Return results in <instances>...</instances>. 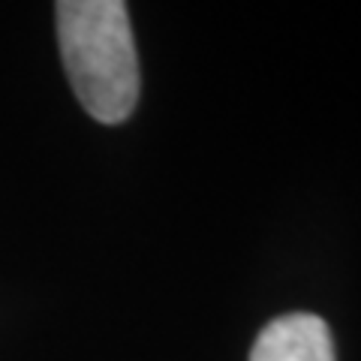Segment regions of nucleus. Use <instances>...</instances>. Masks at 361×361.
I'll use <instances>...</instances> for the list:
<instances>
[{
  "label": "nucleus",
  "mask_w": 361,
  "mask_h": 361,
  "mask_svg": "<svg viewBox=\"0 0 361 361\" xmlns=\"http://www.w3.org/2000/svg\"><path fill=\"white\" fill-rule=\"evenodd\" d=\"M58 42L73 94L94 121L123 123L139 103V58L121 0H61Z\"/></svg>",
  "instance_id": "nucleus-1"
},
{
  "label": "nucleus",
  "mask_w": 361,
  "mask_h": 361,
  "mask_svg": "<svg viewBox=\"0 0 361 361\" xmlns=\"http://www.w3.org/2000/svg\"><path fill=\"white\" fill-rule=\"evenodd\" d=\"M250 361H334L331 331L313 313L280 316L256 337Z\"/></svg>",
  "instance_id": "nucleus-2"
}]
</instances>
